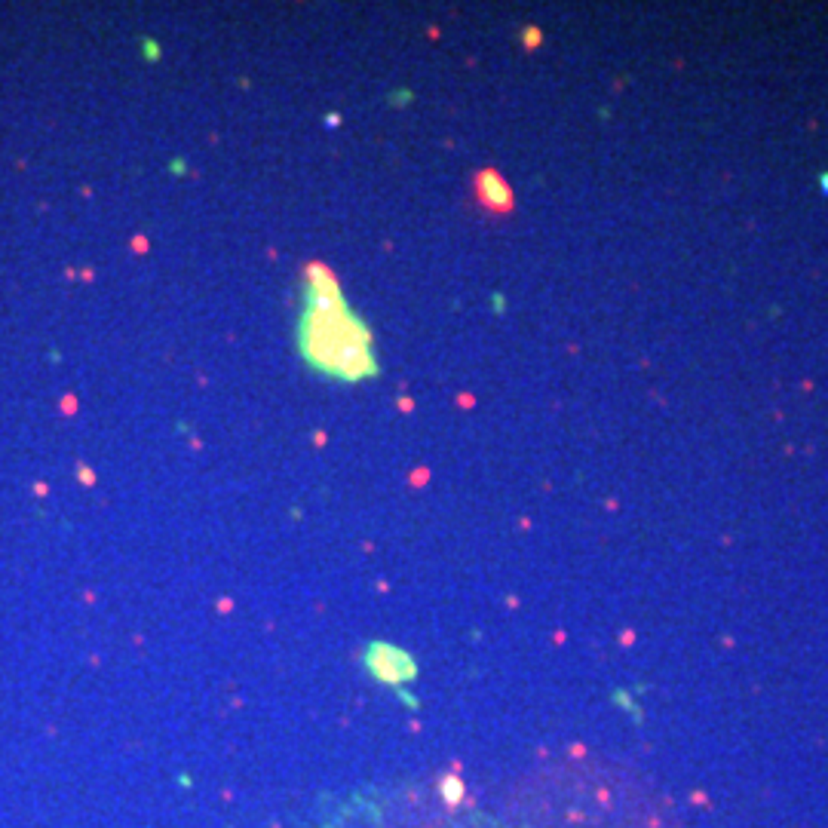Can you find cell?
<instances>
[{"label": "cell", "instance_id": "obj_2", "mask_svg": "<svg viewBox=\"0 0 828 828\" xmlns=\"http://www.w3.org/2000/svg\"><path fill=\"white\" fill-rule=\"evenodd\" d=\"M476 194H479V203L491 212H510L512 209L510 184H506L497 172H482L479 178H476Z\"/></svg>", "mask_w": 828, "mask_h": 828}, {"label": "cell", "instance_id": "obj_3", "mask_svg": "<svg viewBox=\"0 0 828 828\" xmlns=\"http://www.w3.org/2000/svg\"><path fill=\"white\" fill-rule=\"evenodd\" d=\"M825 190H828V175H825Z\"/></svg>", "mask_w": 828, "mask_h": 828}, {"label": "cell", "instance_id": "obj_1", "mask_svg": "<svg viewBox=\"0 0 828 828\" xmlns=\"http://www.w3.org/2000/svg\"><path fill=\"white\" fill-rule=\"evenodd\" d=\"M304 295L307 310L301 319V353L307 366L338 381H362L375 375L377 362L371 350V334L350 313L334 276L325 267L313 264Z\"/></svg>", "mask_w": 828, "mask_h": 828}]
</instances>
